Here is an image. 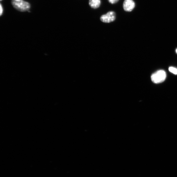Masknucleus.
<instances>
[{"label": "nucleus", "instance_id": "f257e3e1", "mask_svg": "<svg viewBox=\"0 0 177 177\" xmlns=\"http://www.w3.org/2000/svg\"><path fill=\"white\" fill-rule=\"evenodd\" d=\"M13 6L18 10L21 12L28 11L30 8V5L24 0H12Z\"/></svg>", "mask_w": 177, "mask_h": 177}, {"label": "nucleus", "instance_id": "f03ea898", "mask_svg": "<svg viewBox=\"0 0 177 177\" xmlns=\"http://www.w3.org/2000/svg\"><path fill=\"white\" fill-rule=\"evenodd\" d=\"M166 77V74L164 70H160L157 71L151 75L152 81L155 83L163 82Z\"/></svg>", "mask_w": 177, "mask_h": 177}, {"label": "nucleus", "instance_id": "7ed1b4c3", "mask_svg": "<svg viewBox=\"0 0 177 177\" xmlns=\"http://www.w3.org/2000/svg\"><path fill=\"white\" fill-rule=\"evenodd\" d=\"M115 14L113 11H110L105 14L103 15L100 18L101 21L104 23H110L115 19Z\"/></svg>", "mask_w": 177, "mask_h": 177}, {"label": "nucleus", "instance_id": "20e7f679", "mask_svg": "<svg viewBox=\"0 0 177 177\" xmlns=\"http://www.w3.org/2000/svg\"><path fill=\"white\" fill-rule=\"evenodd\" d=\"M135 6V3L133 0H125L123 4V9L127 12L132 11Z\"/></svg>", "mask_w": 177, "mask_h": 177}, {"label": "nucleus", "instance_id": "39448f33", "mask_svg": "<svg viewBox=\"0 0 177 177\" xmlns=\"http://www.w3.org/2000/svg\"><path fill=\"white\" fill-rule=\"evenodd\" d=\"M100 0H89V4L92 8L97 9L100 6Z\"/></svg>", "mask_w": 177, "mask_h": 177}, {"label": "nucleus", "instance_id": "423d86ee", "mask_svg": "<svg viewBox=\"0 0 177 177\" xmlns=\"http://www.w3.org/2000/svg\"><path fill=\"white\" fill-rule=\"evenodd\" d=\"M169 70L171 72L175 74H177V69L176 68L171 67H169Z\"/></svg>", "mask_w": 177, "mask_h": 177}, {"label": "nucleus", "instance_id": "0eeeda50", "mask_svg": "<svg viewBox=\"0 0 177 177\" xmlns=\"http://www.w3.org/2000/svg\"><path fill=\"white\" fill-rule=\"evenodd\" d=\"M108 1L111 4H115L119 0H108Z\"/></svg>", "mask_w": 177, "mask_h": 177}, {"label": "nucleus", "instance_id": "6e6552de", "mask_svg": "<svg viewBox=\"0 0 177 177\" xmlns=\"http://www.w3.org/2000/svg\"><path fill=\"white\" fill-rule=\"evenodd\" d=\"M0 6H1V7H0V8H0V10H1V11H0V14H1V16H2L3 12V9L1 4Z\"/></svg>", "mask_w": 177, "mask_h": 177}, {"label": "nucleus", "instance_id": "1a4fd4ad", "mask_svg": "<svg viewBox=\"0 0 177 177\" xmlns=\"http://www.w3.org/2000/svg\"><path fill=\"white\" fill-rule=\"evenodd\" d=\"M176 53H177V49L176 50Z\"/></svg>", "mask_w": 177, "mask_h": 177}, {"label": "nucleus", "instance_id": "9d476101", "mask_svg": "<svg viewBox=\"0 0 177 177\" xmlns=\"http://www.w3.org/2000/svg\"><path fill=\"white\" fill-rule=\"evenodd\" d=\"M1 1H2V0H1Z\"/></svg>", "mask_w": 177, "mask_h": 177}]
</instances>
